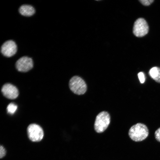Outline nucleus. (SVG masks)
Segmentation results:
<instances>
[{
  "label": "nucleus",
  "instance_id": "obj_13",
  "mask_svg": "<svg viewBox=\"0 0 160 160\" xmlns=\"http://www.w3.org/2000/svg\"><path fill=\"white\" fill-rule=\"evenodd\" d=\"M155 136L156 140L160 142V127L157 129L155 132Z\"/></svg>",
  "mask_w": 160,
  "mask_h": 160
},
{
  "label": "nucleus",
  "instance_id": "obj_2",
  "mask_svg": "<svg viewBox=\"0 0 160 160\" xmlns=\"http://www.w3.org/2000/svg\"><path fill=\"white\" fill-rule=\"evenodd\" d=\"M110 122L109 114L105 111L99 113L96 116L95 124L94 129L98 133L103 132L108 127Z\"/></svg>",
  "mask_w": 160,
  "mask_h": 160
},
{
  "label": "nucleus",
  "instance_id": "obj_3",
  "mask_svg": "<svg viewBox=\"0 0 160 160\" xmlns=\"http://www.w3.org/2000/svg\"><path fill=\"white\" fill-rule=\"evenodd\" d=\"M69 86L71 90L78 95L84 94L87 90V85L84 80L81 77L74 76L70 79Z\"/></svg>",
  "mask_w": 160,
  "mask_h": 160
},
{
  "label": "nucleus",
  "instance_id": "obj_8",
  "mask_svg": "<svg viewBox=\"0 0 160 160\" xmlns=\"http://www.w3.org/2000/svg\"><path fill=\"white\" fill-rule=\"evenodd\" d=\"M1 91L5 97L10 99L16 98L19 95V92L17 88L9 83L4 84L2 87Z\"/></svg>",
  "mask_w": 160,
  "mask_h": 160
},
{
  "label": "nucleus",
  "instance_id": "obj_10",
  "mask_svg": "<svg viewBox=\"0 0 160 160\" xmlns=\"http://www.w3.org/2000/svg\"><path fill=\"white\" fill-rule=\"evenodd\" d=\"M150 76L156 82L160 83V68L154 67L149 70Z\"/></svg>",
  "mask_w": 160,
  "mask_h": 160
},
{
  "label": "nucleus",
  "instance_id": "obj_5",
  "mask_svg": "<svg viewBox=\"0 0 160 160\" xmlns=\"http://www.w3.org/2000/svg\"><path fill=\"white\" fill-rule=\"evenodd\" d=\"M148 26L144 19L139 18L135 21L134 23L133 33L136 36H143L148 33Z\"/></svg>",
  "mask_w": 160,
  "mask_h": 160
},
{
  "label": "nucleus",
  "instance_id": "obj_6",
  "mask_svg": "<svg viewBox=\"0 0 160 160\" xmlns=\"http://www.w3.org/2000/svg\"><path fill=\"white\" fill-rule=\"evenodd\" d=\"M33 62L32 59L26 56L21 57L15 63V67L19 71L26 72L32 68Z\"/></svg>",
  "mask_w": 160,
  "mask_h": 160
},
{
  "label": "nucleus",
  "instance_id": "obj_12",
  "mask_svg": "<svg viewBox=\"0 0 160 160\" xmlns=\"http://www.w3.org/2000/svg\"><path fill=\"white\" fill-rule=\"evenodd\" d=\"M138 76L140 82L143 83L145 81V75L143 72H140L138 74Z\"/></svg>",
  "mask_w": 160,
  "mask_h": 160
},
{
  "label": "nucleus",
  "instance_id": "obj_9",
  "mask_svg": "<svg viewBox=\"0 0 160 160\" xmlns=\"http://www.w3.org/2000/svg\"><path fill=\"white\" fill-rule=\"evenodd\" d=\"M19 12L23 16L30 17L34 14L35 10L34 8L31 5L23 4L19 7Z\"/></svg>",
  "mask_w": 160,
  "mask_h": 160
},
{
  "label": "nucleus",
  "instance_id": "obj_15",
  "mask_svg": "<svg viewBox=\"0 0 160 160\" xmlns=\"http://www.w3.org/2000/svg\"><path fill=\"white\" fill-rule=\"evenodd\" d=\"M6 151L5 149L2 145L0 146V158H2L5 155Z\"/></svg>",
  "mask_w": 160,
  "mask_h": 160
},
{
  "label": "nucleus",
  "instance_id": "obj_4",
  "mask_svg": "<svg viewBox=\"0 0 160 160\" xmlns=\"http://www.w3.org/2000/svg\"><path fill=\"white\" fill-rule=\"evenodd\" d=\"M27 132L28 138L33 142L41 141L44 136V132L42 128L35 124H31L28 126Z\"/></svg>",
  "mask_w": 160,
  "mask_h": 160
},
{
  "label": "nucleus",
  "instance_id": "obj_11",
  "mask_svg": "<svg viewBox=\"0 0 160 160\" xmlns=\"http://www.w3.org/2000/svg\"><path fill=\"white\" fill-rule=\"evenodd\" d=\"M17 105L14 103H10L7 106V110L8 113L13 114L16 112L17 109Z\"/></svg>",
  "mask_w": 160,
  "mask_h": 160
},
{
  "label": "nucleus",
  "instance_id": "obj_7",
  "mask_svg": "<svg viewBox=\"0 0 160 160\" xmlns=\"http://www.w3.org/2000/svg\"><path fill=\"white\" fill-rule=\"evenodd\" d=\"M17 47L16 43L12 40L5 41L1 47V52L4 56L10 57L15 55L17 52Z\"/></svg>",
  "mask_w": 160,
  "mask_h": 160
},
{
  "label": "nucleus",
  "instance_id": "obj_1",
  "mask_svg": "<svg viewBox=\"0 0 160 160\" xmlns=\"http://www.w3.org/2000/svg\"><path fill=\"white\" fill-rule=\"evenodd\" d=\"M149 134L148 129L144 124L138 123L132 126L128 134L131 139L135 142L142 141L146 138Z\"/></svg>",
  "mask_w": 160,
  "mask_h": 160
},
{
  "label": "nucleus",
  "instance_id": "obj_14",
  "mask_svg": "<svg viewBox=\"0 0 160 160\" xmlns=\"http://www.w3.org/2000/svg\"><path fill=\"white\" fill-rule=\"evenodd\" d=\"M140 2L143 5L145 6H148L151 4L154 1L153 0H141Z\"/></svg>",
  "mask_w": 160,
  "mask_h": 160
}]
</instances>
